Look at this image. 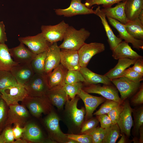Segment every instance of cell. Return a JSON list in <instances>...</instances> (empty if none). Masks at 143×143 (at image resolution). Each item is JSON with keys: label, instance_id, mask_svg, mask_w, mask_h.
I'll return each mask as SVG.
<instances>
[{"label": "cell", "instance_id": "1", "mask_svg": "<svg viewBox=\"0 0 143 143\" xmlns=\"http://www.w3.org/2000/svg\"><path fill=\"white\" fill-rule=\"evenodd\" d=\"M91 33L85 28L77 30L69 26L65 34L62 43L59 46L61 49L78 50L85 43Z\"/></svg>", "mask_w": 143, "mask_h": 143}, {"label": "cell", "instance_id": "2", "mask_svg": "<svg viewBox=\"0 0 143 143\" xmlns=\"http://www.w3.org/2000/svg\"><path fill=\"white\" fill-rule=\"evenodd\" d=\"M29 110L30 113L36 118L42 114H47L52 110V105L46 95L31 97L28 96L22 102Z\"/></svg>", "mask_w": 143, "mask_h": 143}, {"label": "cell", "instance_id": "3", "mask_svg": "<svg viewBox=\"0 0 143 143\" xmlns=\"http://www.w3.org/2000/svg\"><path fill=\"white\" fill-rule=\"evenodd\" d=\"M60 119L57 114L52 110L44 118V124L48 132L50 138L53 141L60 143H66L69 138L67 134L60 129Z\"/></svg>", "mask_w": 143, "mask_h": 143}, {"label": "cell", "instance_id": "4", "mask_svg": "<svg viewBox=\"0 0 143 143\" xmlns=\"http://www.w3.org/2000/svg\"><path fill=\"white\" fill-rule=\"evenodd\" d=\"M24 85L29 96L31 97L46 95L50 89L45 74L34 73Z\"/></svg>", "mask_w": 143, "mask_h": 143}, {"label": "cell", "instance_id": "5", "mask_svg": "<svg viewBox=\"0 0 143 143\" xmlns=\"http://www.w3.org/2000/svg\"><path fill=\"white\" fill-rule=\"evenodd\" d=\"M1 98L8 106L19 104V101L23 102L29 96L24 85L19 83L0 90Z\"/></svg>", "mask_w": 143, "mask_h": 143}, {"label": "cell", "instance_id": "6", "mask_svg": "<svg viewBox=\"0 0 143 143\" xmlns=\"http://www.w3.org/2000/svg\"><path fill=\"white\" fill-rule=\"evenodd\" d=\"M8 107L5 126L16 123L24 126L30 117L27 109L23 105L19 104L11 105Z\"/></svg>", "mask_w": 143, "mask_h": 143}, {"label": "cell", "instance_id": "7", "mask_svg": "<svg viewBox=\"0 0 143 143\" xmlns=\"http://www.w3.org/2000/svg\"><path fill=\"white\" fill-rule=\"evenodd\" d=\"M82 89L88 93L98 94L107 99L114 101L121 104L124 102L119 95L118 90L113 85L104 84L101 86L97 84H90L84 85Z\"/></svg>", "mask_w": 143, "mask_h": 143}, {"label": "cell", "instance_id": "8", "mask_svg": "<svg viewBox=\"0 0 143 143\" xmlns=\"http://www.w3.org/2000/svg\"><path fill=\"white\" fill-rule=\"evenodd\" d=\"M69 24L63 20L54 25H42L41 33L45 39L51 44L62 41Z\"/></svg>", "mask_w": 143, "mask_h": 143}, {"label": "cell", "instance_id": "9", "mask_svg": "<svg viewBox=\"0 0 143 143\" xmlns=\"http://www.w3.org/2000/svg\"><path fill=\"white\" fill-rule=\"evenodd\" d=\"M105 49V45L102 43H85L78 51L80 67H87L93 56L104 51Z\"/></svg>", "mask_w": 143, "mask_h": 143}, {"label": "cell", "instance_id": "10", "mask_svg": "<svg viewBox=\"0 0 143 143\" xmlns=\"http://www.w3.org/2000/svg\"><path fill=\"white\" fill-rule=\"evenodd\" d=\"M18 40L36 55L46 51L52 44L45 39L41 33L33 36L20 37Z\"/></svg>", "mask_w": 143, "mask_h": 143}, {"label": "cell", "instance_id": "11", "mask_svg": "<svg viewBox=\"0 0 143 143\" xmlns=\"http://www.w3.org/2000/svg\"><path fill=\"white\" fill-rule=\"evenodd\" d=\"M111 81L120 92V98L123 101L135 94L141 84L140 83L135 82L124 77H120Z\"/></svg>", "mask_w": 143, "mask_h": 143}, {"label": "cell", "instance_id": "12", "mask_svg": "<svg viewBox=\"0 0 143 143\" xmlns=\"http://www.w3.org/2000/svg\"><path fill=\"white\" fill-rule=\"evenodd\" d=\"M93 8L87 7L82 3L81 0H71L70 5L67 8L54 10L57 15L69 17L78 15L95 14V10H93Z\"/></svg>", "mask_w": 143, "mask_h": 143}, {"label": "cell", "instance_id": "13", "mask_svg": "<svg viewBox=\"0 0 143 143\" xmlns=\"http://www.w3.org/2000/svg\"><path fill=\"white\" fill-rule=\"evenodd\" d=\"M79 97L77 95L73 99L67 100L65 103V109L70 118L74 124L81 127L84 122L86 114L85 109L83 107L77 108V105Z\"/></svg>", "mask_w": 143, "mask_h": 143}, {"label": "cell", "instance_id": "14", "mask_svg": "<svg viewBox=\"0 0 143 143\" xmlns=\"http://www.w3.org/2000/svg\"><path fill=\"white\" fill-rule=\"evenodd\" d=\"M123 104V109L117 124L120 128V133H124L129 138L131 135V130L133 124L132 117L133 109L131 107L128 100H126Z\"/></svg>", "mask_w": 143, "mask_h": 143}, {"label": "cell", "instance_id": "15", "mask_svg": "<svg viewBox=\"0 0 143 143\" xmlns=\"http://www.w3.org/2000/svg\"><path fill=\"white\" fill-rule=\"evenodd\" d=\"M77 95L82 99L84 104L86 110L84 118L85 121L92 117L93 113L96 108L106 99L103 97H97L90 95L82 89L79 91Z\"/></svg>", "mask_w": 143, "mask_h": 143}, {"label": "cell", "instance_id": "16", "mask_svg": "<svg viewBox=\"0 0 143 143\" xmlns=\"http://www.w3.org/2000/svg\"><path fill=\"white\" fill-rule=\"evenodd\" d=\"M60 51L61 49L57 42L52 44L46 51L44 74H48L60 64Z\"/></svg>", "mask_w": 143, "mask_h": 143}, {"label": "cell", "instance_id": "17", "mask_svg": "<svg viewBox=\"0 0 143 143\" xmlns=\"http://www.w3.org/2000/svg\"><path fill=\"white\" fill-rule=\"evenodd\" d=\"M107 17L110 25L118 32L119 38L128 43H131L133 48L139 51L143 49V40L137 39L132 37L126 30L124 25L115 19Z\"/></svg>", "mask_w": 143, "mask_h": 143}, {"label": "cell", "instance_id": "18", "mask_svg": "<svg viewBox=\"0 0 143 143\" xmlns=\"http://www.w3.org/2000/svg\"><path fill=\"white\" fill-rule=\"evenodd\" d=\"M60 63L68 70H79L81 67L78 50L61 49Z\"/></svg>", "mask_w": 143, "mask_h": 143}, {"label": "cell", "instance_id": "19", "mask_svg": "<svg viewBox=\"0 0 143 143\" xmlns=\"http://www.w3.org/2000/svg\"><path fill=\"white\" fill-rule=\"evenodd\" d=\"M10 72L18 83L24 85L34 74L30 63L18 64L13 66Z\"/></svg>", "mask_w": 143, "mask_h": 143}, {"label": "cell", "instance_id": "20", "mask_svg": "<svg viewBox=\"0 0 143 143\" xmlns=\"http://www.w3.org/2000/svg\"><path fill=\"white\" fill-rule=\"evenodd\" d=\"M25 131L22 138L29 143H41L49 142V140L44 137L42 131L39 127L33 122L26 123Z\"/></svg>", "mask_w": 143, "mask_h": 143}, {"label": "cell", "instance_id": "21", "mask_svg": "<svg viewBox=\"0 0 143 143\" xmlns=\"http://www.w3.org/2000/svg\"><path fill=\"white\" fill-rule=\"evenodd\" d=\"M9 51L14 61L17 64L30 63L36 55L21 43L17 46L9 49Z\"/></svg>", "mask_w": 143, "mask_h": 143}, {"label": "cell", "instance_id": "22", "mask_svg": "<svg viewBox=\"0 0 143 143\" xmlns=\"http://www.w3.org/2000/svg\"><path fill=\"white\" fill-rule=\"evenodd\" d=\"M52 105L59 110L62 109L69 99L68 96L62 87H57L50 89L46 95Z\"/></svg>", "mask_w": 143, "mask_h": 143}, {"label": "cell", "instance_id": "23", "mask_svg": "<svg viewBox=\"0 0 143 143\" xmlns=\"http://www.w3.org/2000/svg\"><path fill=\"white\" fill-rule=\"evenodd\" d=\"M95 11V15L100 18L108 38V41L110 49L112 51L122 41V39L117 37L114 33L106 19V16L98 6Z\"/></svg>", "mask_w": 143, "mask_h": 143}, {"label": "cell", "instance_id": "24", "mask_svg": "<svg viewBox=\"0 0 143 143\" xmlns=\"http://www.w3.org/2000/svg\"><path fill=\"white\" fill-rule=\"evenodd\" d=\"M112 51V56L116 60L123 58L133 59L143 58L142 56L133 50L128 43L125 41H122Z\"/></svg>", "mask_w": 143, "mask_h": 143}, {"label": "cell", "instance_id": "25", "mask_svg": "<svg viewBox=\"0 0 143 143\" xmlns=\"http://www.w3.org/2000/svg\"><path fill=\"white\" fill-rule=\"evenodd\" d=\"M67 71L61 64H60L52 71L46 75L50 89L56 87H62L65 85Z\"/></svg>", "mask_w": 143, "mask_h": 143}, {"label": "cell", "instance_id": "26", "mask_svg": "<svg viewBox=\"0 0 143 143\" xmlns=\"http://www.w3.org/2000/svg\"><path fill=\"white\" fill-rule=\"evenodd\" d=\"M79 71L85 80L83 83L84 85L102 83L104 84L112 85L111 81L104 75H101L95 73L87 67H81Z\"/></svg>", "mask_w": 143, "mask_h": 143}, {"label": "cell", "instance_id": "27", "mask_svg": "<svg viewBox=\"0 0 143 143\" xmlns=\"http://www.w3.org/2000/svg\"><path fill=\"white\" fill-rule=\"evenodd\" d=\"M126 0L117 3L114 7L104 8L101 9L106 17L115 19L125 25L128 20L124 12V6Z\"/></svg>", "mask_w": 143, "mask_h": 143}, {"label": "cell", "instance_id": "28", "mask_svg": "<svg viewBox=\"0 0 143 143\" xmlns=\"http://www.w3.org/2000/svg\"><path fill=\"white\" fill-rule=\"evenodd\" d=\"M137 59L128 58L119 59L115 66L104 75L111 80L120 77L124 72L131 65L133 64Z\"/></svg>", "mask_w": 143, "mask_h": 143}, {"label": "cell", "instance_id": "29", "mask_svg": "<svg viewBox=\"0 0 143 143\" xmlns=\"http://www.w3.org/2000/svg\"><path fill=\"white\" fill-rule=\"evenodd\" d=\"M124 10L128 20L138 18L139 14L143 10V0H126Z\"/></svg>", "mask_w": 143, "mask_h": 143}, {"label": "cell", "instance_id": "30", "mask_svg": "<svg viewBox=\"0 0 143 143\" xmlns=\"http://www.w3.org/2000/svg\"><path fill=\"white\" fill-rule=\"evenodd\" d=\"M17 64L12 58L7 46L5 43L0 44V70L10 71Z\"/></svg>", "mask_w": 143, "mask_h": 143}, {"label": "cell", "instance_id": "31", "mask_svg": "<svg viewBox=\"0 0 143 143\" xmlns=\"http://www.w3.org/2000/svg\"><path fill=\"white\" fill-rule=\"evenodd\" d=\"M124 25L126 30L132 37L143 40V24L138 18L133 20H128Z\"/></svg>", "mask_w": 143, "mask_h": 143}, {"label": "cell", "instance_id": "32", "mask_svg": "<svg viewBox=\"0 0 143 143\" xmlns=\"http://www.w3.org/2000/svg\"><path fill=\"white\" fill-rule=\"evenodd\" d=\"M46 51L37 54L30 64L35 73L44 74L45 62Z\"/></svg>", "mask_w": 143, "mask_h": 143}, {"label": "cell", "instance_id": "33", "mask_svg": "<svg viewBox=\"0 0 143 143\" xmlns=\"http://www.w3.org/2000/svg\"><path fill=\"white\" fill-rule=\"evenodd\" d=\"M18 83L10 71L0 70V90Z\"/></svg>", "mask_w": 143, "mask_h": 143}, {"label": "cell", "instance_id": "34", "mask_svg": "<svg viewBox=\"0 0 143 143\" xmlns=\"http://www.w3.org/2000/svg\"><path fill=\"white\" fill-rule=\"evenodd\" d=\"M120 133L117 124H113L106 128L105 134L102 143H115L119 137Z\"/></svg>", "mask_w": 143, "mask_h": 143}, {"label": "cell", "instance_id": "35", "mask_svg": "<svg viewBox=\"0 0 143 143\" xmlns=\"http://www.w3.org/2000/svg\"><path fill=\"white\" fill-rule=\"evenodd\" d=\"M134 118L133 130L134 134L138 135L140 128L143 125V107L133 109L132 111Z\"/></svg>", "mask_w": 143, "mask_h": 143}, {"label": "cell", "instance_id": "36", "mask_svg": "<svg viewBox=\"0 0 143 143\" xmlns=\"http://www.w3.org/2000/svg\"><path fill=\"white\" fill-rule=\"evenodd\" d=\"M84 86L83 83L79 82L71 84H65L63 88L67 95L71 99L74 98Z\"/></svg>", "mask_w": 143, "mask_h": 143}, {"label": "cell", "instance_id": "37", "mask_svg": "<svg viewBox=\"0 0 143 143\" xmlns=\"http://www.w3.org/2000/svg\"><path fill=\"white\" fill-rule=\"evenodd\" d=\"M79 82L84 83L85 80L79 70H68L65 80V84Z\"/></svg>", "mask_w": 143, "mask_h": 143}, {"label": "cell", "instance_id": "38", "mask_svg": "<svg viewBox=\"0 0 143 143\" xmlns=\"http://www.w3.org/2000/svg\"><path fill=\"white\" fill-rule=\"evenodd\" d=\"M99 122L96 117H92L90 119L84 122L81 127V134H88L97 127Z\"/></svg>", "mask_w": 143, "mask_h": 143}, {"label": "cell", "instance_id": "39", "mask_svg": "<svg viewBox=\"0 0 143 143\" xmlns=\"http://www.w3.org/2000/svg\"><path fill=\"white\" fill-rule=\"evenodd\" d=\"M126 0H86L84 3L88 8H91L93 5H102L104 8L111 7L112 5Z\"/></svg>", "mask_w": 143, "mask_h": 143}, {"label": "cell", "instance_id": "40", "mask_svg": "<svg viewBox=\"0 0 143 143\" xmlns=\"http://www.w3.org/2000/svg\"><path fill=\"white\" fill-rule=\"evenodd\" d=\"M121 104L114 101L106 99L99 109L93 114L96 116L107 114L113 109Z\"/></svg>", "mask_w": 143, "mask_h": 143}, {"label": "cell", "instance_id": "41", "mask_svg": "<svg viewBox=\"0 0 143 143\" xmlns=\"http://www.w3.org/2000/svg\"><path fill=\"white\" fill-rule=\"evenodd\" d=\"M121 77H125L137 83H140L143 80V74L135 71L131 67L126 69L122 74Z\"/></svg>", "mask_w": 143, "mask_h": 143}, {"label": "cell", "instance_id": "42", "mask_svg": "<svg viewBox=\"0 0 143 143\" xmlns=\"http://www.w3.org/2000/svg\"><path fill=\"white\" fill-rule=\"evenodd\" d=\"M1 98L0 100V133L5 126L7 119L8 107Z\"/></svg>", "mask_w": 143, "mask_h": 143}, {"label": "cell", "instance_id": "43", "mask_svg": "<svg viewBox=\"0 0 143 143\" xmlns=\"http://www.w3.org/2000/svg\"><path fill=\"white\" fill-rule=\"evenodd\" d=\"M1 134L4 143H13L15 140L12 127L11 126H5Z\"/></svg>", "mask_w": 143, "mask_h": 143}, {"label": "cell", "instance_id": "44", "mask_svg": "<svg viewBox=\"0 0 143 143\" xmlns=\"http://www.w3.org/2000/svg\"><path fill=\"white\" fill-rule=\"evenodd\" d=\"M67 136L69 139L74 140L78 143H92V138L88 134H67Z\"/></svg>", "mask_w": 143, "mask_h": 143}, {"label": "cell", "instance_id": "45", "mask_svg": "<svg viewBox=\"0 0 143 143\" xmlns=\"http://www.w3.org/2000/svg\"><path fill=\"white\" fill-rule=\"evenodd\" d=\"M123 108V104H120L107 114L111 119L113 124H117Z\"/></svg>", "mask_w": 143, "mask_h": 143}, {"label": "cell", "instance_id": "46", "mask_svg": "<svg viewBox=\"0 0 143 143\" xmlns=\"http://www.w3.org/2000/svg\"><path fill=\"white\" fill-rule=\"evenodd\" d=\"M136 93L132 98L131 103L133 106H136L141 105L143 103V85L141 86L136 92Z\"/></svg>", "mask_w": 143, "mask_h": 143}, {"label": "cell", "instance_id": "47", "mask_svg": "<svg viewBox=\"0 0 143 143\" xmlns=\"http://www.w3.org/2000/svg\"><path fill=\"white\" fill-rule=\"evenodd\" d=\"M96 117L100 123L101 127L102 128H108L113 124L111 119L106 114L96 116Z\"/></svg>", "mask_w": 143, "mask_h": 143}, {"label": "cell", "instance_id": "48", "mask_svg": "<svg viewBox=\"0 0 143 143\" xmlns=\"http://www.w3.org/2000/svg\"><path fill=\"white\" fill-rule=\"evenodd\" d=\"M14 125L12 129L15 140L22 138L23 134L25 130V126L22 127L20 124L17 123L14 124Z\"/></svg>", "mask_w": 143, "mask_h": 143}, {"label": "cell", "instance_id": "49", "mask_svg": "<svg viewBox=\"0 0 143 143\" xmlns=\"http://www.w3.org/2000/svg\"><path fill=\"white\" fill-rule=\"evenodd\" d=\"M131 68L135 71L143 74V58L137 59Z\"/></svg>", "mask_w": 143, "mask_h": 143}, {"label": "cell", "instance_id": "50", "mask_svg": "<svg viewBox=\"0 0 143 143\" xmlns=\"http://www.w3.org/2000/svg\"><path fill=\"white\" fill-rule=\"evenodd\" d=\"M100 127H97L88 133L91 137L92 143H100L99 138Z\"/></svg>", "mask_w": 143, "mask_h": 143}, {"label": "cell", "instance_id": "51", "mask_svg": "<svg viewBox=\"0 0 143 143\" xmlns=\"http://www.w3.org/2000/svg\"><path fill=\"white\" fill-rule=\"evenodd\" d=\"M5 26L3 21H0V44L5 43L7 41Z\"/></svg>", "mask_w": 143, "mask_h": 143}, {"label": "cell", "instance_id": "52", "mask_svg": "<svg viewBox=\"0 0 143 143\" xmlns=\"http://www.w3.org/2000/svg\"><path fill=\"white\" fill-rule=\"evenodd\" d=\"M106 131V128H103L100 127L99 138L100 143H102L104 138Z\"/></svg>", "mask_w": 143, "mask_h": 143}, {"label": "cell", "instance_id": "53", "mask_svg": "<svg viewBox=\"0 0 143 143\" xmlns=\"http://www.w3.org/2000/svg\"><path fill=\"white\" fill-rule=\"evenodd\" d=\"M139 133L140 134L139 138V142L142 143L143 142V126H142L139 129Z\"/></svg>", "mask_w": 143, "mask_h": 143}, {"label": "cell", "instance_id": "54", "mask_svg": "<svg viewBox=\"0 0 143 143\" xmlns=\"http://www.w3.org/2000/svg\"><path fill=\"white\" fill-rule=\"evenodd\" d=\"M28 142L26 140L21 138H20L15 140L13 143H28Z\"/></svg>", "mask_w": 143, "mask_h": 143}, {"label": "cell", "instance_id": "55", "mask_svg": "<svg viewBox=\"0 0 143 143\" xmlns=\"http://www.w3.org/2000/svg\"><path fill=\"white\" fill-rule=\"evenodd\" d=\"M126 139L125 135L124 133L122 134L121 137L119 140L117 142L118 143H126Z\"/></svg>", "mask_w": 143, "mask_h": 143}, {"label": "cell", "instance_id": "56", "mask_svg": "<svg viewBox=\"0 0 143 143\" xmlns=\"http://www.w3.org/2000/svg\"><path fill=\"white\" fill-rule=\"evenodd\" d=\"M138 18L140 20L141 23L143 24V10H142L139 14Z\"/></svg>", "mask_w": 143, "mask_h": 143}, {"label": "cell", "instance_id": "57", "mask_svg": "<svg viewBox=\"0 0 143 143\" xmlns=\"http://www.w3.org/2000/svg\"><path fill=\"white\" fill-rule=\"evenodd\" d=\"M66 143H78L75 141L71 139H69Z\"/></svg>", "mask_w": 143, "mask_h": 143}, {"label": "cell", "instance_id": "58", "mask_svg": "<svg viewBox=\"0 0 143 143\" xmlns=\"http://www.w3.org/2000/svg\"><path fill=\"white\" fill-rule=\"evenodd\" d=\"M0 143H4L1 133H0Z\"/></svg>", "mask_w": 143, "mask_h": 143}, {"label": "cell", "instance_id": "59", "mask_svg": "<svg viewBox=\"0 0 143 143\" xmlns=\"http://www.w3.org/2000/svg\"><path fill=\"white\" fill-rule=\"evenodd\" d=\"M1 98V93L0 92V100Z\"/></svg>", "mask_w": 143, "mask_h": 143}]
</instances>
